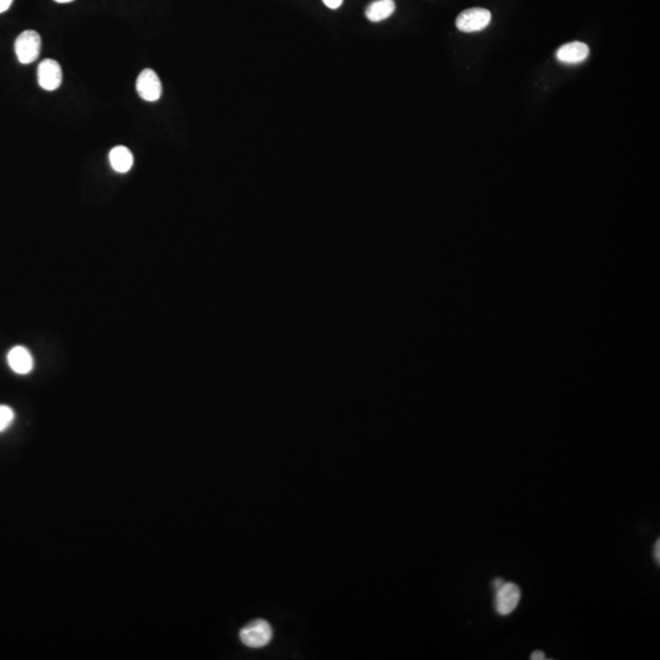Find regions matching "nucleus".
I'll use <instances>...</instances> for the list:
<instances>
[{
  "mask_svg": "<svg viewBox=\"0 0 660 660\" xmlns=\"http://www.w3.org/2000/svg\"><path fill=\"white\" fill-rule=\"evenodd\" d=\"M504 584H505V582H504V579H495L494 581H493V588L495 589V592H497V591H498V589L500 588V587H502Z\"/></svg>",
  "mask_w": 660,
  "mask_h": 660,
  "instance_id": "16",
  "label": "nucleus"
},
{
  "mask_svg": "<svg viewBox=\"0 0 660 660\" xmlns=\"http://www.w3.org/2000/svg\"><path fill=\"white\" fill-rule=\"evenodd\" d=\"M492 21L490 11L483 8H472L457 16L456 27L465 33H473L487 28Z\"/></svg>",
  "mask_w": 660,
  "mask_h": 660,
  "instance_id": "3",
  "label": "nucleus"
},
{
  "mask_svg": "<svg viewBox=\"0 0 660 660\" xmlns=\"http://www.w3.org/2000/svg\"><path fill=\"white\" fill-rule=\"evenodd\" d=\"M136 91L146 102H156L162 96V82L152 69H145L138 77Z\"/></svg>",
  "mask_w": 660,
  "mask_h": 660,
  "instance_id": "4",
  "label": "nucleus"
},
{
  "mask_svg": "<svg viewBox=\"0 0 660 660\" xmlns=\"http://www.w3.org/2000/svg\"><path fill=\"white\" fill-rule=\"evenodd\" d=\"M272 637V626L263 619L254 620L240 631V640L249 648L264 647L270 643Z\"/></svg>",
  "mask_w": 660,
  "mask_h": 660,
  "instance_id": "1",
  "label": "nucleus"
},
{
  "mask_svg": "<svg viewBox=\"0 0 660 660\" xmlns=\"http://www.w3.org/2000/svg\"><path fill=\"white\" fill-rule=\"evenodd\" d=\"M109 160L112 168L117 173H127L133 165V156L131 151L125 146H117L109 153Z\"/></svg>",
  "mask_w": 660,
  "mask_h": 660,
  "instance_id": "9",
  "label": "nucleus"
},
{
  "mask_svg": "<svg viewBox=\"0 0 660 660\" xmlns=\"http://www.w3.org/2000/svg\"><path fill=\"white\" fill-rule=\"evenodd\" d=\"M529 659L543 660V659H547V657H545V654H544L543 652H541V650H536V652H534V653L531 654V657H529Z\"/></svg>",
  "mask_w": 660,
  "mask_h": 660,
  "instance_id": "13",
  "label": "nucleus"
},
{
  "mask_svg": "<svg viewBox=\"0 0 660 660\" xmlns=\"http://www.w3.org/2000/svg\"><path fill=\"white\" fill-rule=\"evenodd\" d=\"M343 1H344V0H323V3H324L325 6L330 8V9H338V8H340Z\"/></svg>",
  "mask_w": 660,
  "mask_h": 660,
  "instance_id": "12",
  "label": "nucleus"
},
{
  "mask_svg": "<svg viewBox=\"0 0 660 660\" xmlns=\"http://www.w3.org/2000/svg\"><path fill=\"white\" fill-rule=\"evenodd\" d=\"M13 0H0V13H4L10 8Z\"/></svg>",
  "mask_w": 660,
  "mask_h": 660,
  "instance_id": "15",
  "label": "nucleus"
},
{
  "mask_svg": "<svg viewBox=\"0 0 660 660\" xmlns=\"http://www.w3.org/2000/svg\"><path fill=\"white\" fill-rule=\"evenodd\" d=\"M589 56V48L584 42H571L560 47L556 59L564 64H579Z\"/></svg>",
  "mask_w": 660,
  "mask_h": 660,
  "instance_id": "8",
  "label": "nucleus"
},
{
  "mask_svg": "<svg viewBox=\"0 0 660 660\" xmlns=\"http://www.w3.org/2000/svg\"><path fill=\"white\" fill-rule=\"evenodd\" d=\"M521 600V589L513 582L505 584L497 591L495 595V609L499 615L511 614L516 609Z\"/></svg>",
  "mask_w": 660,
  "mask_h": 660,
  "instance_id": "5",
  "label": "nucleus"
},
{
  "mask_svg": "<svg viewBox=\"0 0 660 660\" xmlns=\"http://www.w3.org/2000/svg\"><path fill=\"white\" fill-rule=\"evenodd\" d=\"M15 413L13 409L6 405H0V433L4 432L14 422Z\"/></svg>",
  "mask_w": 660,
  "mask_h": 660,
  "instance_id": "11",
  "label": "nucleus"
},
{
  "mask_svg": "<svg viewBox=\"0 0 660 660\" xmlns=\"http://www.w3.org/2000/svg\"><path fill=\"white\" fill-rule=\"evenodd\" d=\"M63 81V70L59 63L46 59L38 66V83L46 91H56Z\"/></svg>",
  "mask_w": 660,
  "mask_h": 660,
  "instance_id": "6",
  "label": "nucleus"
},
{
  "mask_svg": "<svg viewBox=\"0 0 660 660\" xmlns=\"http://www.w3.org/2000/svg\"><path fill=\"white\" fill-rule=\"evenodd\" d=\"M41 47V37L36 31H25L16 38V56L21 64H31L38 59Z\"/></svg>",
  "mask_w": 660,
  "mask_h": 660,
  "instance_id": "2",
  "label": "nucleus"
},
{
  "mask_svg": "<svg viewBox=\"0 0 660 660\" xmlns=\"http://www.w3.org/2000/svg\"><path fill=\"white\" fill-rule=\"evenodd\" d=\"M654 560L657 561V564L660 563V541L658 539L654 544Z\"/></svg>",
  "mask_w": 660,
  "mask_h": 660,
  "instance_id": "14",
  "label": "nucleus"
},
{
  "mask_svg": "<svg viewBox=\"0 0 660 660\" xmlns=\"http://www.w3.org/2000/svg\"><path fill=\"white\" fill-rule=\"evenodd\" d=\"M56 3H61V4H64V3H70V1H74V0H56Z\"/></svg>",
  "mask_w": 660,
  "mask_h": 660,
  "instance_id": "17",
  "label": "nucleus"
},
{
  "mask_svg": "<svg viewBox=\"0 0 660 660\" xmlns=\"http://www.w3.org/2000/svg\"><path fill=\"white\" fill-rule=\"evenodd\" d=\"M395 11L393 0H377L367 6L366 17L372 22H381L390 17Z\"/></svg>",
  "mask_w": 660,
  "mask_h": 660,
  "instance_id": "10",
  "label": "nucleus"
},
{
  "mask_svg": "<svg viewBox=\"0 0 660 660\" xmlns=\"http://www.w3.org/2000/svg\"><path fill=\"white\" fill-rule=\"evenodd\" d=\"M8 365L16 374L25 376L33 370L35 362L30 351L24 346H15L8 352Z\"/></svg>",
  "mask_w": 660,
  "mask_h": 660,
  "instance_id": "7",
  "label": "nucleus"
}]
</instances>
